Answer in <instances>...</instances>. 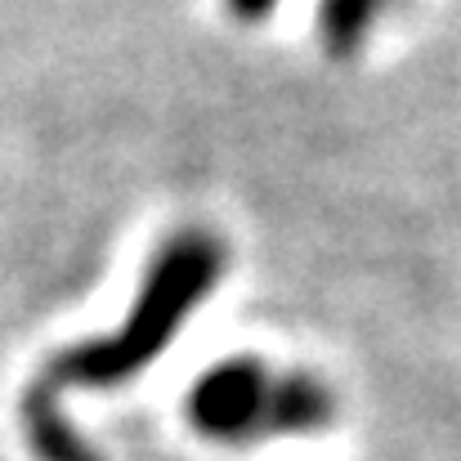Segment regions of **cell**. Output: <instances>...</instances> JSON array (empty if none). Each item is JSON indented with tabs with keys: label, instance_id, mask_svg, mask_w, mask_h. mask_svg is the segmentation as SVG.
Segmentation results:
<instances>
[{
	"label": "cell",
	"instance_id": "1",
	"mask_svg": "<svg viewBox=\"0 0 461 461\" xmlns=\"http://www.w3.org/2000/svg\"><path fill=\"white\" fill-rule=\"evenodd\" d=\"M224 269H229V247L220 233L202 224L170 233L153 251L126 318L104 336H86L50 354L45 367L27 381L23 399L63 408V399L77 390L131 385L170 349V340L188 327V318L202 309V301L224 283Z\"/></svg>",
	"mask_w": 461,
	"mask_h": 461
},
{
	"label": "cell",
	"instance_id": "2",
	"mask_svg": "<svg viewBox=\"0 0 461 461\" xmlns=\"http://www.w3.org/2000/svg\"><path fill=\"white\" fill-rule=\"evenodd\" d=\"M188 426L211 444H265L331 430L336 390L305 367H269L265 358L233 354L206 367L184 394Z\"/></svg>",
	"mask_w": 461,
	"mask_h": 461
},
{
	"label": "cell",
	"instance_id": "3",
	"mask_svg": "<svg viewBox=\"0 0 461 461\" xmlns=\"http://www.w3.org/2000/svg\"><path fill=\"white\" fill-rule=\"evenodd\" d=\"M394 5H399V0H318V14H313L318 45H322L336 63L358 59Z\"/></svg>",
	"mask_w": 461,
	"mask_h": 461
},
{
	"label": "cell",
	"instance_id": "4",
	"mask_svg": "<svg viewBox=\"0 0 461 461\" xmlns=\"http://www.w3.org/2000/svg\"><path fill=\"white\" fill-rule=\"evenodd\" d=\"M224 9H229L242 27H260V23L278 9V0H224Z\"/></svg>",
	"mask_w": 461,
	"mask_h": 461
}]
</instances>
